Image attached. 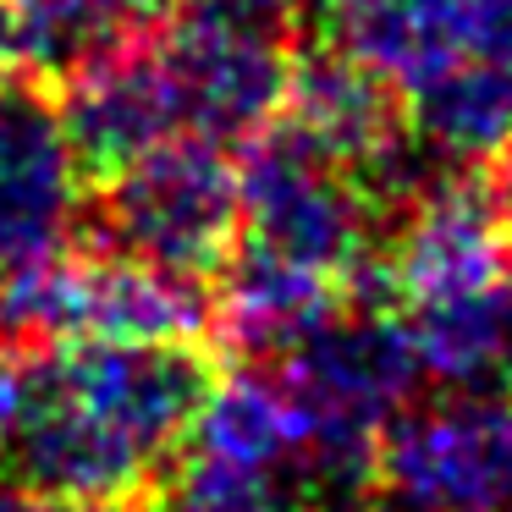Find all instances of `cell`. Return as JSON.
I'll return each mask as SVG.
<instances>
[{"label":"cell","instance_id":"cell-1","mask_svg":"<svg viewBox=\"0 0 512 512\" xmlns=\"http://www.w3.org/2000/svg\"><path fill=\"white\" fill-rule=\"evenodd\" d=\"M0 474L89 501H127L155 479L94 413L56 342L0 353Z\"/></svg>","mask_w":512,"mask_h":512},{"label":"cell","instance_id":"cell-2","mask_svg":"<svg viewBox=\"0 0 512 512\" xmlns=\"http://www.w3.org/2000/svg\"><path fill=\"white\" fill-rule=\"evenodd\" d=\"M237 232H243L237 160L215 138L171 133L166 144L105 177V237L116 243V254L204 281L226 265Z\"/></svg>","mask_w":512,"mask_h":512},{"label":"cell","instance_id":"cell-3","mask_svg":"<svg viewBox=\"0 0 512 512\" xmlns=\"http://www.w3.org/2000/svg\"><path fill=\"white\" fill-rule=\"evenodd\" d=\"M243 243L358 287L375 243V193L364 177L309 149L292 127H270L237 160Z\"/></svg>","mask_w":512,"mask_h":512},{"label":"cell","instance_id":"cell-4","mask_svg":"<svg viewBox=\"0 0 512 512\" xmlns=\"http://www.w3.org/2000/svg\"><path fill=\"white\" fill-rule=\"evenodd\" d=\"M380 512H512V386L402 408L375 446Z\"/></svg>","mask_w":512,"mask_h":512},{"label":"cell","instance_id":"cell-5","mask_svg":"<svg viewBox=\"0 0 512 512\" xmlns=\"http://www.w3.org/2000/svg\"><path fill=\"white\" fill-rule=\"evenodd\" d=\"M281 386L303 413V441L380 446L386 424L424 386V369L402 314L336 309L281 358Z\"/></svg>","mask_w":512,"mask_h":512},{"label":"cell","instance_id":"cell-6","mask_svg":"<svg viewBox=\"0 0 512 512\" xmlns=\"http://www.w3.org/2000/svg\"><path fill=\"white\" fill-rule=\"evenodd\" d=\"M160 67H166L182 133L215 138V144H254L287 111L292 56L276 28L188 6L160 39Z\"/></svg>","mask_w":512,"mask_h":512},{"label":"cell","instance_id":"cell-7","mask_svg":"<svg viewBox=\"0 0 512 512\" xmlns=\"http://www.w3.org/2000/svg\"><path fill=\"white\" fill-rule=\"evenodd\" d=\"M375 276L402 309L512 281V221L501 199L474 177L424 182Z\"/></svg>","mask_w":512,"mask_h":512},{"label":"cell","instance_id":"cell-8","mask_svg":"<svg viewBox=\"0 0 512 512\" xmlns=\"http://www.w3.org/2000/svg\"><path fill=\"white\" fill-rule=\"evenodd\" d=\"M61 353L111 435L160 474L182 452L210 391V369L193 342H61Z\"/></svg>","mask_w":512,"mask_h":512},{"label":"cell","instance_id":"cell-9","mask_svg":"<svg viewBox=\"0 0 512 512\" xmlns=\"http://www.w3.org/2000/svg\"><path fill=\"white\" fill-rule=\"evenodd\" d=\"M78 155L56 105L28 89H0V281L72 254Z\"/></svg>","mask_w":512,"mask_h":512},{"label":"cell","instance_id":"cell-10","mask_svg":"<svg viewBox=\"0 0 512 512\" xmlns=\"http://www.w3.org/2000/svg\"><path fill=\"white\" fill-rule=\"evenodd\" d=\"M287 127L325 160L364 177L369 193H419L408 171L413 144L402 138L391 83L369 72L358 56H347L342 45L309 50L303 61H292Z\"/></svg>","mask_w":512,"mask_h":512},{"label":"cell","instance_id":"cell-11","mask_svg":"<svg viewBox=\"0 0 512 512\" xmlns=\"http://www.w3.org/2000/svg\"><path fill=\"white\" fill-rule=\"evenodd\" d=\"M336 45L408 94L468 56L512 61V0H331Z\"/></svg>","mask_w":512,"mask_h":512},{"label":"cell","instance_id":"cell-12","mask_svg":"<svg viewBox=\"0 0 512 512\" xmlns=\"http://www.w3.org/2000/svg\"><path fill=\"white\" fill-rule=\"evenodd\" d=\"M210 325V298L193 276L133 254H67L56 342H193Z\"/></svg>","mask_w":512,"mask_h":512},{"label":"cell","instance_id":"cell-13","mask_svg":"<svg viewBox=\"0 0 512 512\" xmlns=\"http://www.w3.org/2000/svg\"><path fill=\"white\" fill-rule=\"evenodd\" d=\"M61 83L67 89L56 100V116L72 138L78 166L94 177H116L138 155L166 144L171 133H182L160 50L149 45H122Z\"/></svg>","mask_w":512,"mask_h":512},{"label":"cell","instance_id":"cell-14","mask_svg":"<svg viewBox=\"0 0 512 512\" xmlns=\"http://www.w3.org/2000/svg\"><path fill=\"white\" fill-rule=\"evenodd\" d=\"M408 144L446 171L490 166L512 149V61L468 56L408 89Z\"/></svg>","mask_w":512,"mask_h":512},{"label":"cell","instance_id":"cell-15","mask_svg":"<svg viewBox=\"0 0 512 512\" xmlns=\"http://www.w3.org/2000/svg\"><path fill=\"white\" fill-rule=\"evenodd\" d=\"M342 281L276 259L254 243H237L221 265V325L243 353L287 358L320 320L342 309Z\"/></svg>","mask_w":512,"mask_h":512},{"label":"cell","instance_id":"cell-16","mask_svg":"<svg viewBox=\"0 0 512 512\" xmlns=\"http://www.w3.org/2000/svg\"><path fill=\"white\" fill-rule=\"evenodd\" d=\"M424 380L446 391H496L512 386V281L463 292L441 303L402 309Z\"/></svg>","mask_w":512,"mask_h":512},{"label":"cell","instance_id":"cell-17","mask_svg":"<svg viewBox=\"0 0 512 512\" xmlns=\"http://www.w3.org/2000/svg\"><path fill=\"white\" fill-rule=\"evenodd\" d=\"M0 12L12 56L28 72L72 78L89 61L138 45L171 12V0H0Z\"/></svg>","mask_w":512,"mask_h":512},{"label":"cell","instance_id":"cell-18","mask_svg":"<svg viewBox=\"0 0 512 512\" xmlns=\"http://www.w3.org/2000/svg\"><path fill=\"white\" fill-rule=\"evenodd\" d=\"M303 435H309L303 413L292 402V391L281 386V375L237 369L226 380H210L182 452L237 468H298Z\"/></svg>","mask_w":512,"mask_h":512},{"label":"cell","instance_id":"cell-19","mask_svg":"<svg viewBox=\"0 0 512 512\" xmlns=\"http://www.w3.org/2000/svg\"><path fill=\"white\" fill-rule=\"evenodd\" d=\"M171 512H303L298 468H237L182 452L166 490Z\"/></svg>","mask_w":512,"mask_h":512},{"label":"cell","instance_id":"cell-20","mask_svg":"<svg viewBox=\"0 0 512 512\" xmlns=\"http://www.w3.org/2000/svg\"><path fill=\"white\" fill-rule=\"evenodd\" d=\"M0 512H122V507L89 496H61V490H34V485H0Z\"/></svg>","mask_w":512,"mask_h":512},{"label":"cell","instance_id":"cell-21","mask_svg":"<svg viewBox=\"0 0 512 512\" xmlns=\"http://www.w3.org/2000/svg\"><path fill=\"white\" fill-rule=\"evenodd\" d=\"M496 199H501V210H507V221H512V149H507V160H501V188H496Z\"/></svg>","mask_w":512,"mask_h":512},{"label":"cell","instance_id":"cell-22","mask_svg":"<svg viewBox=\"0 0 512 512\" xmlns=\"http://www.w3.org/2000/svg\"><path fill=\"white\" fill-rule=\"evenodd\" d=\"M6 67H17V56H12V34H6V12H0V72Z\"/></svg>","mask_w":512,"mask_h":512},{"label":"cell","instance_id":"cell-23","mask_svg":"<svg viewBox=\"0 0 512 512\" xmlns=\"http://www.w3.org/2000/svg\"><path fill=\"white\" fill-rule=\"evenodd\" d=\"M309 6H314V0H309Z\"/></svg>","mask_w":512,"mask_h":512}]
</instances>
